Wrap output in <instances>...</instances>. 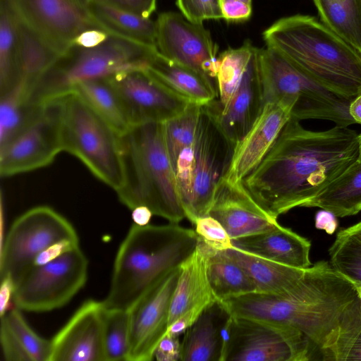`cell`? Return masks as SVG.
<instances>
[{
    "mask_svg": "<svg viewBox=\"0 0 361 361\" xmlns=\"http://www.w3.org/2000/svg\"><path fill=\"white\" fill-rule=\"evenodd\" d=\"M221 303L232 316L298 329L326 361H345L361 329L357 288L324 260L305 269L298 284L285 295L255 292Z\"/></svg>",
    "mask_w": 361,
    "mask_h": 361,
    "instance_id": "cell-1",
    "label": "cell"
},
{
    "mask_svg": "<svg viewBox=\"0 0 361 361\" xmlns=\"http://www.w3.org/2000/svg\"><path fill=\"white\" fill-rule=\"evenodd\" d=\"M358 134L336 125L322 131L303 128L291 117L257 168L243 183L278 218L305 205L358 158Z\"/></svg>",
    "mask_w": 361,
    "mask_h": 361,
    "instance_id": "cell-2",
    "label": "cell"
},
{
    "mask_svg": "<svg viewBox=\"0 0 361 361\" xmlns=\"http://www.w3.org/2000/svg\"><path fill=\"white\" fill-rule=\"evenodd\" d=\"M263 37L267 47L331 93L349 100L361 93V52L315 17L282 18Z\"/></svg>",
    "mask_w": 361,
    "mask_h": 361,
    "instance_id": "cell-3",
    "label": "cell"
},
{
    "mask_svg": "<svg viewBox=\"0 0 361 361\" xmlns=\"http://www.w3.org/2000/svg\"><path fill=\"white\" fill-rule=\"evenodd\" d=\"M199 240L195 230L176 223L134 224L118 250L104 307L128 310L166 274L180 267Z\"/></svg>",
    "mask_w": 361,
    "mask_h": 361,
    "instance_id": "cell-4",
    "label": "cell"
},
{
    "mask_svg": "<svg viewBox=\"0 0 361 361\" xmlns=\"http://www.w3.org/2000/svg\"><path fill=\"white\" fill-rule=\"evenodd\" d=\"M123 183L116 191L130 209L147 207L178 224L185 217L175 171L164 137L163 123L131 126L120 134Z\"/></svg>",
    "mask_w": 361,
    "mask_h": 361,
    "instance_id": "cell-5",
    "label": "cell"
},
{
    "mask_svg": "<svg viewBox=\"0 0 361 361\" xmlns=\"http://www.w3.org/2000/svg\"><path fill=\"white\" fill-rule=\"evenodd\" d=\"M264 104L288 99L294 102L292 117L324 119L348 127L355 123L349 114L351 100L338 97L314 82L279 51L259 49Z\"/></svg>",
    "mask_w": 361,
    "mask_h": 361,
    "instance_id": "cell-6",
    "label": "cell"
},
{
    "mask_svg": "<svg viewBox=\"0 0 361 361\" xmlns=\"http://www.w3.org/2000/svg\"><path fill=\"white\" fill-rule=\"evenodd\" d=\"M61 142L100 180L116 191L121 187L120 134L73 92L63 94Z\"/></svg>",
    "mask_w": 361,
    "mask_h": 361,
    "instance_id": "cell-7",
    "label": "cell"
},
{
    "mask_svg": "<svg viewBox=\"0 0 361 361\" xmlns=\"http://www.w3.org/2000/svg\"><path fill=\"white\" fill-rule=\"evenodd\" d=\"M157 51L113 35L93 48L74 47L42 79L33 97L42 100L61 96L80 82L105 79L130 69L147 68Z\"/></svg>",
    "mask_w": 361,
    "mask_h": 361,
    "instance_id": "cell-8",
    "label": "cell"
},
{
    "mask_svg": "<svg viewBox=\"0 0 361 361\" xmlns=\"http://www.w3.org/2000/svg\"><path fill=\"white\" fill-rule=\"evenodd\" d=\"M314 353L309 339L296 329L231 314L223 361H307Z\"/></svg>",
    "mask_w": 361,
    "mask_h": 361,
    "instance_id": "cell-9",
    "label": "cell"
},
{
    "mask_svg": "<svg viewBox=\"0 0 361 361\" xmlns=\"http://www.w3.org/2000/svg\"><path fill=\"white\" fill-rule=\"evenodd\" d=\"M63 239L79 240L73 225L47 206H38L18 216L12 224L1 254V278L18 284L33 266L37 256Z\"/></svg>",
    "mask_w": 361,
    "mask_h": 361,
    "instance_id": "cell-10",
    "label": "cell"
},
{
    "mask_svg": "<svg viewBox=\"0 0 361 361\" xmlns=\"http://www.w3.org/2000/svg\"><path fill=\"white\" fill-rule=\"evenodd\" d=\"M87 273L88 260L78 247L45 264L32 266L16 286L12 300L27 312L60 308L85 286Z\"/></svg>",
    "mask_w": 361,
    "mask_h": 361,
    "instance_id": "cell-11",
    "label": "cell"
},
{
    "mask_svg": "<svg viewBox=\"0 0 361 361\" xmlns=\"http://www.w3.org/2000/svg\"><path fill=\"white\" fill-rule=\"evenodd\" d=\"M32 118L0 147V174L8 177L44 167L63 151V95L39 100Z\"/></svg>",
    "mask_w": 361,
    "mask_h": 361,
    "instance_id": "cell-12",
    "label": "cell"
},
{
    "mask_svg": "<svg viewBox=\"0 0 361 361\" xmlns=\"http://www.w3.org/2000/svg\"><path fill=\"white\" fill-rule=\"evenodd\" d=\"M235 147L212 111L202 105L194 142L192 198L185 211V217L192 224L209 215L216 189L228 169Z\"/></svg>",
    "mask_w": 361,
    "mask_h": 361,
    "instance_id": "cell-13",
    "label": "cell"
},
{
    "mask_svg": "<svg viewBox=\"0 0 361 361\" xmlns=\"http://www.w3.org/2000/svg\"><path fill=\"white\" fill-rule=\"evenodd\" d=\"M155 23L159 53L202 74L217 87L218 47L209 31L175 12L159 14Z\"/></svg>",
    "mask_w": 361,
    "mask_h": 361,
    "instance_id": "cell-14",
    "label": "cell"
},
{
    "mask_svg": "<svg viewBox=\"0 0 361 361\" xmlns=\"http://www.w3.org/2000/svg\"><path fill=\"white\" fill-rule=\"evenodd\" d=\"M114 89L131 124L164 123L190 103L175 94L147 70L134 68L105 78Z\"/></svg>",
    "mask_w": 361,
    "mask_h": 361,
    "instance_id": "cell-15",
    "label": "cell"
},
{
    "mask_svg": "<svg viewBox=\"0 0 361 361\" xmlns=\"http://www.w3.org/2000/svg\"><path fill=\"white\" fill-rule=\"evenodd\" d=\"M180 267L159 279L128 310L129 348L127 361H150L167 334L172 298Z\"/></svg>",
    "mask_w": 361,
    "mask_h": 361,
    "instance_id": "cell-16",
    "label": "cell"
},
{
    "mask_svg": "<svg viewBox=\"0 0 361 361\" xmlns=\"http://www.w3.org/2000/svg\"><path fill=\"white\" fill-rule=\"evenodd\" d=\"M20 17L66 56L83 30L95 27L86 11L71 0H12Z\"/></svg>",
    "mask_w": 361,
    "mask_h": 361,
    "instance_id": "cell-17",
    "label": "cell"
},
{
    "mask_svg": "<svg viewBox=\"0 0 361 361\" xmlns=\"http://www.w3.org/2000/svg\"><path fill=\"white\" fill-rule=\"evenodd\" d=\"M294 102L282 99L264 104L243 138L235 145L224 178L242 183L260 164L292 117Z\"/></svg>",
    "mask_w": 361,
    "mask_h": 361,
    "instance_id": "cell-18",
    "label": "cell"
},
{
    "mask_svg": "<svg viewBox=\"0 0 361 361\" xmlns=\"http://www.w3.org/2000/svg\"><path fill=\"white\" fill-rule=\"evenodd\" d=\"M102 301L86 300L51 340L50 361H105Z\"/></svg>",
    "mask_w": 361,
    "mask_h": 361,
    "instance_id": "cell-19",
    "label": "cell"
},
{
    "mask_svg": "<svg viewBox=\"0 0 361 361\" xmlns=\"http://www.w3.org/2000/svg\"><path fill=\"white\" fill-rule=\"evenodd\" d=\"M209 215L218 220L231 240L259 233L279 224L252 197L242 183L224 177L215 191Z\"/></svg>",
    "mask_w": 361,
    "mask_h": 361,
    "instance_id": "cell-20",
    "label": "cell"
},
{
    "mask_svg": "<svg viewBox=\"0 0 361 361\" xmlns=\"http://www.w3.org/2000/svg\"><path fill=\"white\" fill-rule=\"evenodd\" d=\"M228 138L236 145L247 133L264 106L259 52L250 63L237 91L221 110L206 104Z\"/></svg>",
    "mask_w": 361,
    "mask_h": 361,
    "instance_id": "cell-21",
    "label": "cell"
},
{
    "mask_svg": "<svg viewBox=\"0 0 361 361\" xmlns=\"http://www.w3.org/2000/svg\"><path fill=\"white\" fill-rule=\"evenodd\" d=\"M211 250L210 246L200 239L195 251L180 266L171 305L169 326L183 314L187 312L201 314L217 301L207 275V261Z\"/></svg>",
    "mask_w": 361,
    "mask_h": 361,
    "instance_id": "cell-22",
    "label": "cell"
},
{
    "mask_svg": "<svg viewBox=\"0 0 361 361\" xmlns=\"http://www.w3.org/2000/svg\"><path fill=\"white\" fill-rule=\"evenodd\" d=\"M233 246L253 255L293 268L311 266V243L279 224L259 233L231 240Z\"/></svg>",
    "mask_w": 361,
    "mask_h": 361,
    "instance_id": "cell-23",
    "label": "cell"
},
{
    "mask_svg": "<svg viewBox=\"0 0 361 361\" xmlns=\"http://www.w3.org/2000/svg\"><path fill=\"white\" fill-rule=\"evenodd\" d=\"M230 317L219 301L207 307L185 332L181 361H223Z\"/></svg>",
    "mask_w": 361,
    "mask_h": 361,
    "instance_id": "cell-24",
    "label": "cell"
},
{
    "mask_svg": "<svg viewBox=\"0 0 361 361\" xmlns=\"http://www.w3.org/2000/svg\"><path fill=\"white\" fill-rule=\"evenodd\" d=\"M16 13L18 18V81L16 85L33 97L42 79L65 56L56 50Z\"/></svg>",
    "mask_w": 361,
    "mask_h": 361,
    "instance_id": "cell-25",
    "label": "cell"
},
{
    "mask_svg": "<svg viewBox=\"0 0 361 361\" xmlns=\"http://www.w3.org/2000/svg\"><path fill=\"white\" fill-rule=\"evenodd\" d=\"M147 70L175 94L190 103L205 105L217 99V87L202 74L163 56L157 51Z\"/></svg>",
    "mask_w": 361,
    "mask_h": 361,
    "instance_id": "cell-26",
    "label": "cell"
},
{
    "mask_svg": "<svg viewBox=\"0 0 361 361\" xmlns=\"http://www.w3.org/2000/svg\"><path fill=\"white\" fill-rule=\"evenodd\" d=\"M87 13L97 27L110 35L157 49L156 23L149 18L95 1L90 2Z\"/></svg>",
    "mask_w": 361,
    "mask_h": 361,
    "instance_id": "cell-27",
    "label": "cell"
},
{
    "mask_svg": "<svg viewBox=\"0 0 361 361\" xmlns=\"http://www.w3.org/2000/svg\"><path fill=\"white\" fill-rule=\"evenodd\" d=\"M226 252L250 276L258 293L285 295L298 284L305 272V269L265 259L234 246Z\"/></svg>",
    "mask_w": 361,
    "mask_h": 361,
    "instance_id": "cell-28",
    "label": "cell"
},
{
    "mask_svg": "<svg viewBox=\"0 0 361 361\" xmlns=\"http://www.w3.org/2000/svg\"><path fill=\"white\" fill-rule=\"evenodd\" d=\"M305 207H319L336 217L357 214L361 211V162L357 160L334 180Z\"/></svg>",
    "mask_w": 361,
    "mask_h": 361,
    "instance_id": "cell-29",
    "label": "cell"
},
{
    "mask_svg": "<svg viewBox=\"0 0 361 361\" xmlns=\"http://www.w3.org/2000/svg\"><path fill=\"white\" fill-rule=\"evenodd\" d=\"M207 275L217 301L257 292L250 276L226 250L212 248L207 261Z\"/></svg>",
    "mask_w": 361,
    "mask_h": 361,
    "instance_id": "cell-30",
    "label": "cell"
},
{
    "mask_svg": "<svg viewBox=\"0 0 361 361\" xmlns=\"http://www.w3.org/2000/svg\"><path fill=\"white\" fill-rule=\"evenodd\" d=\"M258 52V48L250 41H245L241 47L229 48L219 56L216 74L218 97L209 102L214 109L221 110L229 103Z\"/></svg>",
    "mask_w": 361,
    "mask_h": 361,
    "instance_id": "cell-31",
    "label": "cell"
},
{
    "mask_svg": "<svg viewBox=\"0 0 361 361\" xmlns=\"http://www.w3.org/2000/svg\"><path fill=\"white\" fill-rule=\"evenodd\" d=\"M69 92L80 97L119 134L131 126L118 97L106 79L78 82L71 87Z\"/></svg>",
    "mask_w": 361,
    "mask_h": 361,
    "instance_id": "cell-32",
    "label": "cell"
},
{
    "mask_svg": "<svg viewBox=\"0 0 361 361\" xmlns=\"http://www.w3.org/2000/svg\"><path fill=\"white\" fill-rule=\"evenodd\" d=\"M321 21L361 52V0H313Z\"/></svg>",
    "mask_w": 361,
    "mask_h": 361,
    "instance_id": "cell-33",
    "label": "cell"
},
{
    "mask_svg": "<svg viewBox=\"0 0 361 361\" xmlns=\"http://www.w3.org/2000/svg\"><path fill=\"white\" fill-rule=\"evenodd\" d=\"M18 18L12 0H0V93L18 81Z\"/></svg>",
    "mask_w": 361,
    "mask_h": 361,
    "instance_id": "cell-34",
    "label": "cell"
},
{
    "mask_svg": "<svg viewBox=\"0 0 361 361\" xmlns=\"http://www.w3.org/2000/svg\"><path fill=\"white\" fill-rule=\"evenodd\" d=\"M329 255L332 267L361 288V221L337 233Z\"/></svg>",
    "mask_w": 361,
    "mask_h": 361,
    "instance_id": "cell-35",
    "label": "cell"
},
{
    "mask_svg": "<svg viewBox=\"0 0 361 361\" xmlns=\"http://www.w3.org/2000/svg\"><path fill=\"white\" fill-rule=\"evenodd\" d=\"M39 104L18 86L1 94L0 147L27 125Z\"/></svg>",
    "mask_w": 361,
    "mask_h": 361,
    "instance_id": "cell-36",
    "label": "cell"
},
{
    "mask_svg": "<svg viewBox=\"0 0 361 361\" xmlns=\"http://www.w3.org/2000/svg\"><path fill=\"white\" fill-rule=\"evenodd\" d=\"M202 106L190 103L181 114L163 123L164 141L173 169L180 153L194 143Z\"/></svg>",
    "mask_w": 361,
    "mask_h": 361,
    "instance_id": "cell-37",
    "label": "cell"
},
{
    "mask_svg": "<svg viewBox=\"0 0 361 361\" xmlns=\"http://www.w3.org/2000/svg\"><path fill=\"white\" fill-rule=\"evenodd\" d=\"M103 345L105 361H127L129 348L128 310L104 307Z\"/></svg>",
    "mask_w": 361,
    "mask_h": 361,
    "instance_id": "cell-38",
    "label": "cell"
},
{
    "mask_svg": "<svg viewBox=\"0 0 361 361\" xmlns=\"http://www.w3.org/2000/svg\"><path fill=\"white\" fill-rule=\"evenodd\" d=\"M1 318L5 320L32 361H50L51 341L42 338L32 330L23 317L19 308L16 307L8 310Z\"/></svg>",
    "mask_w": 361,
    "mask_h": 361,
    "instance_id": "cell-39",
    "label": "cell"
},
{
    "mask_svg": "<svg viewBox=\"0 0 361 361\" xmlns=\"http://www.w3.org/2000/svg\"><path fill=\"white\" fill-rule=\"evenodd\" d=\"M195 225V231L200 239L212 249L223 250L233 246L231 238L226 229L210 215L198 219Z\"/></svg>",
    "mask_w": 361,
    "mask_h": 361,
    "instance_id": "cell-40",
    "label": "cell"
},
{
    "mask_svg": "<svg viewBox=\"0 0 361 361\" xmlns=\"http://www.w3.org/2000/svg\"><path fill=\"white\" fill-rule=\"evenodd\" d=\"M176 5L182 15L194 23L223 18L220 0H176Z\"/></svg>",
    "mask_w": 361,
    "mask_h": 361,
    "instance_id": "cell-41",
    "label": "cell"
},
{
    "mask_svg": "<svg viewBox=\"0 0 361 361\" xmlns=\"http://www.w3.org/2000/svg\"><path fill=\"white\" fill-rule=\"evenodd\" d=\"M0 338L3 355L6 360L32 361L3 318H1Z\"/></svg>",
    "mask_w": 361,
    "mask_h": 361,
    "instance_id": "cell-42",
    "label": "cell"
},
{
    "mask_svg": "<svg viewBox=\"0 0 361 361\" xmlns=\"http://www.w3.org/2000/svg\"><path fill=\"white\" fill-rule=\"evenodd\" d=\"M149 18L156 10L157 0H91Z\"/></svg>",
    "mask_w": 361,
    "mask_h": 361,
    "instance_id": "cell-43",
    "label": "cell"
},
{
    "mask_svg": "<svg viewBox=\"0 0 361 361\" xmlns=\"http://www.w3.org/2000/svg\"><path fill=\"white\" fill-rule=\"evenodd\" d=\"M223 18L228 22L247 20L252 14V4L239 0H221Z\"/></svg>",
    "mask_w": 361,
    "mask_h": 361,
    "instance_id": "cell-44",
    "label": "cell"
},
{
    "mask_svg": "<svg viewBox=\"0 0 361 361\" xmlns=\"http://www.w3.org/2000/svg\"><path fill=\"white\" fill-rule=\"evenodd\" d=\"M178 337L167 333L157 345L154 358L158 361H181V343Z\"/></svg>",
    "mask_w": 361,
    "mask_h": 361,
    "instance_id": "cell-45",
    "label": "cell"
},
{
    "mask_svg": "<svg viewBox=\"0 0 361 361\" xmlns=\"http://www.w3.org/2000/svg\"><path fill=\"white\" fill-rule=\"evenodd\" d=\"M79 247V240L63 239L39 253L35 259L33 266L45 264L64 253Z\"/></svg>",
    "mask_w": 361,
    "mask_h": 361,
    "instance_id": "cell-46",
    "label": "cell"
},
{
    "mask_svg": "<svg viewBox=\"0 0 361 361\" xmlns=\"http://www.w3.org/2000/svg\"><path fill=\"white\" fill-rule=\"evenodd\" d=\"M109 37L110 35L101 28L89 27L75 37L73 41V48H93L105 42Z\"/></svg>",
    "mask_w": 361,
    "mask_h": 361,
    "instance_id": "cell-47",
    "label": "cell"
},
{
    "mask_svg": "<svg viewBox=\"0 0 361 361\" xmlns=\"http://www.w3.org/2000/svg\"><path fill=\"white\" fill-rule=\"evenodd\" d=\"M314 224L317 229L323 230L326 233L331 235L338 227V221L333 213L322 209L317 213Z\"/></svg>",
    "mask_w": 361,
    "mask_h": 361,
    "instance_id": "cell-48",
    "label": "cell"
},
{
    "mask_svg": "<svg viewBox=\"0 0 361 361\" xmlns=\"http://www.w3.org/2000/svg\"><path fill=\"white\" fill-rule=\"evenodd\" d=\"M0 289V315L4 316L8 311L11 300L13 296L16 286L13 281L8 276L1 278Z\"/></svg>",
    "mask_w": 361,
    "mask_h": 361,
    "instance_id": "cell-49",
    "label": "cell"
},
{
    "mask_svg": "<svg viewBox=\"0 0 361 361\" xmlns=\"http://www.w3.org/2000/svg\"><path fill=\"white\" fill-rule=\"evenodd\" d=\"M132 219L138 226L148 225L152 216V212L145 206H139L132 210Z\"/></svg>",
    "mask_w": 361,
    "mask_h": 361,
    "instance_id": "cell-50",
    "label": "cell"
},
{
    "mask_svg": "<svg viewBox=\"0 0 361 361\" xmlns=\"http://www.w3.org/2000/svg\"><path fill=\"white\" fill-rule=\"evenodd\" d=\"M345 361H361V329L352 342Z\"/></svg>",
    "mask_w": 361,
    "mask_h": 361,
    "instance_id": "cell-51",
    "label": "cell"
},
{
    "mask_svg": "<svg viewBox=\"0 0 361 361\" xmlns=\"http://www.w3.org/2000/svg\"><path fill=\"white\" fill-rule=\"evenodd\" d=\"M349 114L355 123L361 124V93L350 101Z\"/></svg>",
    "mask_w": 361,
    "mask_h": 361,
    "instance_id": "cell-52",
    "label": "cell"
},
{
    "mask_svg": "<svg viewBox=\"0 0 361 361\" xmlns=\"http://www.w3.org/2000/svg\"><path fill=\"white\" fill-rule=\"evenodd\" d=\"M91 0H78L79 4L82 9L87 11V6Z\"/></svg>",
    "mask_w": 361,
    "mask_h": 361,
    "instance_id": "cell-53",
    "label": "cell"
},
{
    "mask_svg": "<svg viewBox=\"0 0 361 361\" xmlns=\"http://www.w3.org/2000/svg\"><path fill=\"white\" fill-rule=\"evenodd\" d=\"M358 149H359V153H358L357 161L361 162V133L358 134Z\"/></svg>",
    "mask_w": 361,
    "mask_h": 361,
    "instance_id": "cell-54",
    "label": "cell"
},
{
    "mask_svg": "<svg viewBox=\"0 0 361 361\" xmlns=\"http://www.w3.org/2000/svg\"><path fill=\"white\" fill-rule=\"evenodd\" d=\"M73 3H75L76 5H78L79 7L81 8L80 4H79V1L78 0H71ZM84 10V9H83Z\"/></svg>",
    "mask_w": 361,
    "mask_h": 361,
    "instance_id": "cell-55",
    "label": "cell"
},
{
    "mask_svg": "<svg viewBox=\"0 0 361 361\" xmlns=\"http://www.w3.org/2000/svg\"><path fill=\"white\" fill-rule=\"evenodd\" d=\"M357 290L359 292V295H360V307H361V288H358Z\"/></svg>",
    "mask_w": 361,
    "mask_h": 361,
    "instance_id": "cell-56",
    "label": "cell"
}]
</instances>
